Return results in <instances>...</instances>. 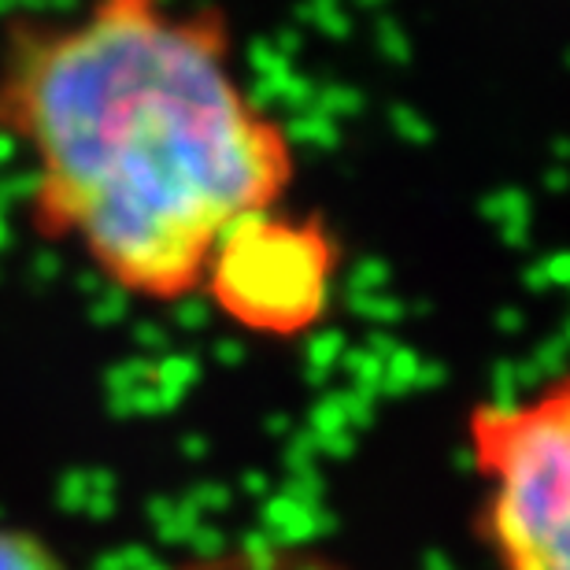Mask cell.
Masks as SVG:
<instances>
[{
    "label": "cell",
    "instance_id": "cell-1",
    "mask_svg": "<svg viewBox=\"0 0 570 570\" xmlns=\"http://www.w3.org/2000/svg\"><path fill=\"white\" fill-rule=\"evenodd\" d=\"M0 138L30 167V230L156 307L200 296L223 237L296 186L293 134L237 71L215 0H86L8 27Z\"/></svg>",
    "mask_w": 570,
    "mask_h": 570
},
{
    "label": "cell",
    "instance_id": "cell-2",
    "mask_svg": "<svg viewBox=\"0 0 570 570\" xmlns=\"http://www.w3.org/2000/svg\"><path fill=\"white\" fill-rule=\"evenodd\" d=\"M463 444L493 570H570V367L519 396L478 401Z\"/></svg>",
    "mask_w": 570,
    "mask_h": 570
},
{
    "label": "cell",
    "instance_id": "cell-3",
    "mask_svg": "<svg viewBox=\"0 0 570 570\" xmlns=\"http://www.w3.org/2000/svg\"><path fill=\"white\" fill-rule=\"evenodd\" d=\"M341 259L345 248L323 215L282 204L223 237L200 296L248 337L301 341L334 312Z\"/></svg>",
    "mask_w": 570,
    "mask_h": 570
},
{
    "label": "cell",
    "instance_id": "cell-4",
    "mask_svg": "<svg viewBox=\"0 0 570 570\" xmlns=\"http://www.w3.org/2000/svg\"><path fill=\"white\" fill-rule=\"evenodd\" d=\"M159 570H356L341 556L296 541H237L193 552Z\"/></svg>",
    "mask_w": 570,
    "mask_h": 570
},
{
    "label": "cell",
    "instance_id": "cell-5",
    "mask_svg": "<svg viewBox=\"0 0 570 570\" xmlns=\"http://www.w3.org/2000/svg\"><path fill=\"white\" fill-rule=\"evenodd\" d=\"M0 570H67V563L38 533L0 530Z\"/></svg>",
    "mask_w": 570,
    "mask_h": 570
}]
</instances>
